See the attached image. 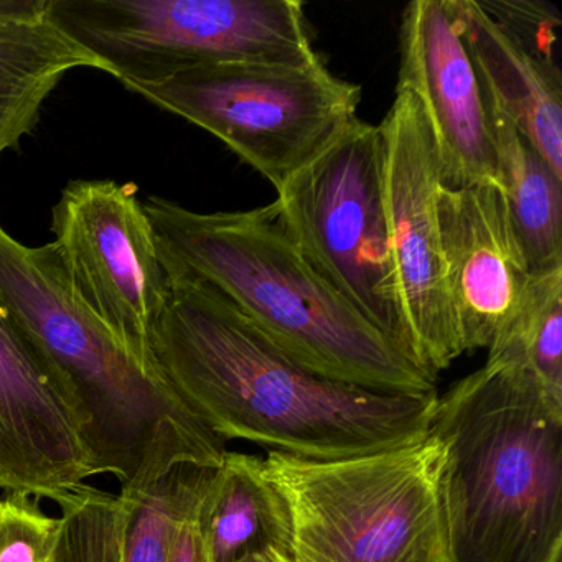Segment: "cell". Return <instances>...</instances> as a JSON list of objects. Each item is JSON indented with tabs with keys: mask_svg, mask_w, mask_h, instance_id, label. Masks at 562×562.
Returning a JSON list of instances; mask_svg holds the SVG:
<instances>
[{
	"mask_svg": "<svg viewBox=\"0 0 562 562\" xmlns=\"http://www.w3.org/2000/svg\"><path fill=\"white\" fill-rule=\"evenodd\" d=\"M167 274L169 299L150 358L220 439L312 460L371 456L426 439L437 393H374L318 376L282 353L215 289Z\"/></svg>",
	"mask_w": 562,
	"mask_h": 562,
	"instance_id": "1",
	"label": "cell"
},
{
	"mask_svg": "<svg viewBox=\"0 0 562 562\" xmlns=\"http://www.w3.org/2000/svg\"><path fill=\"white\" fill-rule=\"evenodd\" d=\"M0 305L70 394L94 475L116 476L121 498L179 465H222L225 440L80 301L52 245L31 248L0 226Z\"/></svg>",
	"mask_w": 562,
	"mask_h": 562,
	"instance_id": "2",
	"label": "cell"
},
{
	"mask_svg": "<svg viewBox=\"0 0 562 562\" xmlns=\"http://www.w3.org/2000/svg\"><path fill=\"white\" fill-rule=\"evenodd\" d=\"M143 205L167 272L215 289L312 373L374 393H437L432 373L314 271L274 203L216 213L192 212L159 196Z\"/></svg>",
	"mask_w": 562,
	"mask_h": 562,
	"instance_id": "3",
	"label": "cell"
},
{
	"mask_svg": "<svg viewBox=\"0 0 562 562\" xmlns=\"http://www.w3.org/2000/svg\"><path fill=\"white\" fill-rule=\"evenodd\" d=\"M446 562L562 561V407L521 368L488 363L437 397Z\"/></svg>",
	"mask_w": 562,
	"mask_h": 562,
	"instance_id": "4",
	"label": "cell"
},
{
	"mask_svg": "<svg viewBox=\"0 0 562 562\" xmlns=\"http://www.w3.org/2000/svg\"><path fill=\"white\" fill-rule=\"evenodd\" d=\"M265 467L288 503L297 562H446L429 436L337 460L269 450Z\"/></svg>",
	"mask_w": 562,
	"mask_h": 562,
	"instance_id": "5",
	"label": "cell"
},
{
	"mask_svg": "<svg viewBox=\"0 0 562 562\" xmlns=\"http://www.w3.org/2000/svg\"><path fill=\"white\" fill-rule=\"evenodd\" d=\"M50 11L126 90L210 65L321 60L297 0H50Z\"/></svg>",
	"mask_w": 562,
	"mask_h": 562,
	"instance_id": "6",
	"label": "cell"
},
{
	"mask_svg": "<svg viewBox=\"0 0 562 562\" xmlns=\"http://www.w3.org/2000/svg\"><path fill=\"white\" fill-rule=\"evenodd\" d=\"M127 90L218 137L276 192L360 120L361 88L322 58L210 65Z\"/></svg>",
	"mask_w": 562,
	"mask_h": 562,
	"instance_id": "7",
	"label": "cell"
},
{
	"mask_svg": "<svg viewBox=\"0 0 562 562\" xmlns=\"http://www.w3.org/2000/svg\"><path fill=\"white\" fill-rule=\"evenodd\" d=\"M274 205L314 271L409 357L387 246L381 127L358 120Z\"/></svg>",
	"mask_w": 562,
	"mask_h": 562,
	"instance_id": "8",
	"label": "cell"
},
{
	"mask_svg": "<svg viewBox=\"0 0 562 562\" xmlns=\"http://www.w3.org/2000/svg\"><path fill=\"white\" fill-rule=\"evenodd\" d=\"M380 127L383 205L397 312L407 353L437 376L465 353L440 235L439 157L423 108L409 90L396 88Z\"/></svg>",
	"mask_w": 562,
	"mask_h": 562,
	"instance_id": "9",
	"label": "cell"
},
{
	"mask_svg": "<svg viewBox=\"0 0 562 562\" xmlns=\"http://www.w3.org/2000/svg\"><path fill=\"white\" fill-rule=\"evenodd\" d=\"M52 233L75 294L136 357L154 364L150 340L170 279L136 183L71 180L52 210Z\"/></svg>",
	"mask_w": 562,
	"mask_h": 562,
	"instance_id": "10",
	"label": "cell"
},
{
	"mask_svg": "<svg viewBox=\"0 0 562 562\" xmlns=\"http://www.w3.org/2000/svg\"><path fill=\"white\" fill-rule=\"evenodd\" d=\"M400 81L419 101L449 189L498 183L495 134L482 83L447 0H414L400 31Z\"/></svg>",
	"mask_w": 562,
	"mask_h": 562,
	"instance_id": "11",
	"label": "cell"
},
{
	"mask_svg": "<svg viewBox=\"0 0 562 562\" xmlns=\"http://www.w3.org/2000/svg\"><path fill=\"white\" fill-rule=\"evenodd\" d=\"M90 476L77 406L0 305V488L55 502Z\"/></svg>",
	"mask_w": 562,
	"mask_h": 562,
	"instance_id": "12",
	"label": "cell"
},
{
	"mask_svg": "<svg viewBox=\"0 0 562 562\" xmlns=\"http://www.w3.org/2000/svg\"><path fill=\"white\" fill-rule=\"evenodd\" d=\"M437 206L463 351L488 348L518 307L531 278L505 192L498 183L440 186Z\"/></svg>",
	"mask_w": 562,
	"mask_h": 562,
	"instance_id": "13",
	"label": "cell"
},
{
	"mask_svg": "<svg viewBox=\"0 0 562 562\" xmlns=\"http://www.w3.org/2000/svg\"><path fill=\"white\" fill-rule=\"evenodd\" d=\"M486 104L505 114L562 177V74L493 21L476 0H447Z\"/></svg>",
	"mask_w": 562,
	"mask_h": 562,
	"instance_id": "14",
	"label": "cell"
},
{
	"mask_svg": "<svg viewBox=\"0 0 562 562\" xmlns=\"http://www.w3.org/2000/svg\"><path fill=\"white\" fill-rule=\"evenodd\" d=\"M80 68L103 71L58 27L50 0H0V159L34 131L45 101Z\"/></svg>",
	"mask_w": 562,
	"mask_h": 562,
	"instance_id": "15",
	"label": "cell"
},
{
	"mask_svg": "<svg viewBox=\"0 0 562 562\" xmlns=\"http://www.w3.org/2000/svg\"><path fill=\"white\" fill-rule=\"evenodd\" d=\"M199 522L210 562H238L271 548L292 551L288 503L259 457L225 453L203 493Z\"/></svg>",
	"mask_w": 562,
	"mask_h": 562,
	"instance_id": "16",
	"label": "cell"
},
{
	"mask_svg": "<svg viewBox=\"0 0 562 562\" xmlns=\"http://www.w3.org/2000/svg\"><path fill=\"white\" fill-rule=\"evenodd\" d=\"M488 111L499 186L529 271L562 268V177L505 114L492 106Z\"/></svg>",
	"mask_w": 562,
	"mask_h": 562,
	"instance_id": "17",
	"label": "cell"
},
{
	"mask_svg": "<svg viewBox=\"0 0 562 562\" xmlns=\"http://www.w3.org/2000/svg\"><path fill=\"white\" fill-rule=\"evenodd\" d=\"M488 363L528 371L562 407V268L531 272L512 317L488 347Z\"/></svg>",
	"mask_w": 562,
	"mask_h": 562,
	"instance_id": "18",
	"label": "cell"
},
{
	"mask_svg": "<svg viewBox=\"0 0 562 562\" xmlns=\"http://www.w3.org/2000/svg\"><path fill=\"white\" fill-rule=\"evenodd\" d=\"M215 469L179 465L127 499L121 562H169L179 526L193 512Z\"/></svg>",
	"mask_w": 562,
	"mask_h": 562,
	"instance_id": "19",
	"label": "cell"
},
{
	"mask_svg": "<svg viewBox=\"0 0 562 562\" xmlns=\"http://www.w3.org/2000/svg\"><path fill=\"white\" fill-rule=\"evenodd\" d=\"M61 531L52 562H121L127 502L81 483L55 499Z\"/></svg>",
	"mask_w": 562,
	"mask_h": 562,
	"instance_id": "20",
	"label": "cell"
},
{
	"mask_svg": "<svg viewBox=\"0 0 562 562\" xmlns=\"http://www.w3.org/2000/svg\"><path fill=\"white\" fill-rule=\"evenodd\" d=\"M61 519L41 508V498L9 492L0 499V562H52Z\"/></svg>",
	"mask_w": 562,
	"mask_h": 562,
	"instance_id": "21",
	"label": "cell"
},
{
	"mask_svg": "<svg viewBox=\"0 0 562 562\" xmlns=\"http://www.w3.org/2000/svg\"><path fill=\"white\" fill-rule=\"evenodd\" d=\"M480 9L541 57L555 60L558 31L562 25L558 9L531 0H476Z\"/></svg>",
	"mask_w": 562,
	"mask_h": 562,
	"instance_id": "22",
	"label": "cell"
},
{
	"mask_svg": "<svg viewBox=\"0 0 562 562\" xmlns=\"http://www.w3.org/2000/svg\"><path fill=\"white\" fill-rule=\"evenodd\" d=\"M199 505L179 526L169 562H210L205 539H203L199 522Z\"/></svg>",
	"mask_w": 562,
	"mask_h": 562,
	"instance_id": "23",
	"label": "cell"
},
{
	"mask_svg": "<svg viewBox=\"0 0 562 562\" xmlns=\"http://www.w3.org/2000/svg\"><path fill=\"white\" fill-rule=\"evenodd\" d=\"M238 562H297V559L289 549L271 548L246 555Z\"/></svg>",
	"mask_w": 562,
	"mask_h": 562,
	"instance_id": "24",
	"label": "cell"
}]
</instances>
